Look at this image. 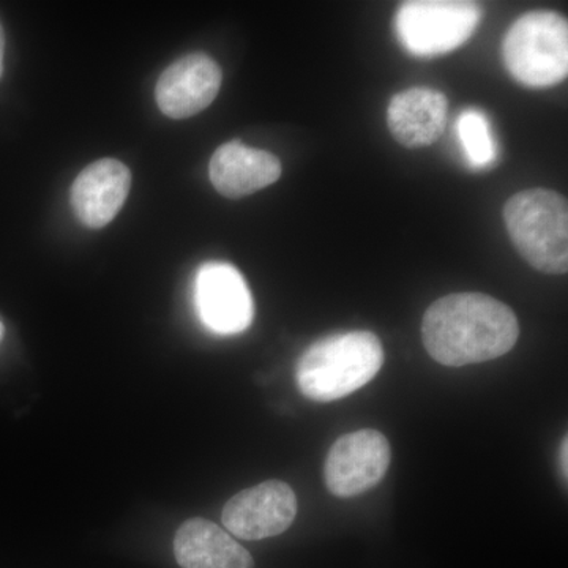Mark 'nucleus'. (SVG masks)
Masks as SVG:
<instances>
[{"instance_id":"15","label":"nucleus","mask_w":568,"mask_h":568,"mask_svg":"<svg viewBox=\"0 0 568 568\" xmlns=\"http://www.w3.org/2000/svg\"><path fill=\"white\" fill-rule=\"evenodd\" d=\"M567 455H568V439H567V437H564L562 446H560V455H559L560 473L564 474V480H567V474H568Z\"/></svg>"},{"instance_id":"10","label":"nucleus","mask_w":568,"mask_h":568,"mask_svg":"<svg viewBox=\"0 0 568 568\" xmlns=\"http://www.w3.org/2000/svg\"><path fill=\"white\" fill-rule=\"evenodd\" d=\"M132 186L129 168L114 159L89 164L71 186V207L84 226L91 230L110 224L121 212Z\"/></svg>"},{"instance_id":"7","label":"nucleus","mask_w":568,"mask_h":568,"mask_svg":"<svg viewBox=\"0 0 568 568\" xmlns=\"http://www.w3.org/2000/svg\"><path fill=\"white\" fill-rule=\"evenodd\" d=\"M194 305L209 331L235 335L253 323L254 304L244 276L227 263H207L194 278Z\"/></svg>"},{"instance_id":"6","label":"nucleus","mask_w":568,"mask_h":568,"mask_svg":"<svg viewBox=\"0 0 568 568\" xmlns=\"http://www.w3.org/2000/svg\"><path fill=\"white\" fill-rule=\"evenodd\" d=\"M390 444L376 429L339 437L324 465L325 485L336 497H354L375 488L390 466Z\"/></svg>"},{"instance_id":"4","label":"nucleus","mask_w":568,"mask_h":568,"mask_svg":"<svg viewBox=\"0 0 568 568\" xmlns=\"http://www.w3.org/2000/svg\"><path fill=\"white\" fill-rule=\"evenodd\" d=\"M503 59L510 77L530 89L558 85L568 74V22L551 10H532L508 29Z\"/></svg>"},{"instance_id":"17","label":"nucleus","mask_w":568,"mask_h":568,"mask_svg":"<svg viewBox=\"0 0 568 568\" xmlns=\"http://www.w3.org/2000/svg\"><path fill=\"white\" fill-rule=\"evenodd\" d=\"M3 331H6V328H3L2 321H0V339H2Z\"/></svg>"},{"instance_id":"12","label":"nucleus","mask_w":568,"mask_h":568,"mask_svg":"<svg viewBox=\"0 0 568 568\" xmlns=\"http://www.w3.org/2000/svg\"><path fill=\"white\" fill-rule=\"evenodd\" d=\"M448 100L429 88H410L396 93L387 108L392 136L407 149L428 148L446 132Z\"/></svg>"},{"instance_id":"3","label":"nucleus","mask_w":568,"mask_h":568,"mask_svg":"<svg viewBox=\"0 0 568 568\" xmlns=\"http://www.w3.org/2000/svg\"><path fill=\"white\" fill-rule=\"evenodd\" d=\"M504 222L526 263L544 274H567L568 205L562 194L548 189L514 194L504 205Z\"/></svg>"},{"instance_id":"11","label":"nucleus","mask_w":568,"mask_h":568,"mask_svg":"<svg viewBox=\"0 0 568 568\" xmlns=\"http://www.w3.org/2000/svg\"><path fill=\"white\" fill-rule=\"evenodd\" d=\"M209 178L216 192L241 200L282 178V163L271 152L231 141L220 145L209 164Z\"/></svg>"},{"instance_id":"13","label":"nucleus","mask_w":568,"mask_h":568,"mask_svg":"<svg viewBox=\"0 0 568 568\" xmlns=\"http://www.w3.org/2000/svg\"><path fill=\"white\" fill-rule=\"evenodd\" d=\"M182 568H254L252 555L227 530L204 518L183 523L174 538Z\"/></svg>"},{"instance_id":"2","label":"nucleus","mask_w":568,"mask_h":568,"mask_svg":"<svg viewBox=\"0 0 568 568\" xmlns=\"http://www.w3.org/2000/svg\"><path fill=\"white\" fill-rule=\"evenodd\" d=\"M383 365V343L373 332H345L306 347L295 364V384L305 398L336 402L375 379Z\"/></svg>"},{"instance_id":"9","label":"nucleus","mask_w":568,"mask_h":568,"mask_svg":"<svg viewBox=\"0 0 568 568\" xmlns=\"http://www.w3.org/2000/svg\"><path fill=\"white\" fill-rule=\"evenodd\" d=\"M219 63L203 52L185 55L168 67L156 82L155 99L171 119H186L211 106L222 88Z\"/></svg>"},{"instance_id":"1","label":"nucleus","mask_w":568,"mask_h":568,"mask_svg":"<svg viewBox=\"0 0 568 568\" xmlns=\"http://www.w3.org/2000/svg\"><path fill=\"white\" fill-rule=\"evenodd\" d=\"M519 324L510 306L487 294L440 297L426 310L422 339L437 364L466 366L493 361L517 345Z\"/></svg>"},{"instance_id":"5","label":"nucleus","mask_w":568,"mask_h":568,"mask_svg":"<svg viewBox=\"0 0 568 568\" xmlns=\"http://www.w3.org/2000/svg\"><path fill=\"white\" fill-rule=\"evenodd\" d=\"M480 6L452 0H413L396 11V37L418 58L447 54L463 47L481 20Z\"/></svg>"},{"instance_id":"8","label":"nucleus","mask_w":568,"mask_h":568,"mask_svg":"<svg viewBox=\"0 0 568 568\" xmlns=\"http://www.w3.org/2000/svg\"><path fill=\"white\" fill-rule=\"evenodd\" d=\"M297 497L290 485L268 480L235 495L223 508L222 521L231 536L263 540L280 536L293 525Z\"/></svg>"},{"instance_id":"14","label":"nucleus","mask_w":568,"mask_h":568,"mask_svg":"<svg viewBox=\"0 0 568 568\" xmlns=\"http://www.w3.org/2000/svg\"><path fill=\"white\" fill-rule=\"evenodd\" d=\"M458 136L474 168H488L497 160L495 138L487 115L478 110H466L458 119Z\"/></svg>"},{"instance_id":"16","label":"nucleus","mask_w":568,"mask_h":568,"mask_svg":"<svg viewBox=\"0 0 568 568\" xmlns=\"http://www.w3.org/2000/svg\"><path fill=\"white\" fill-rule=\"evenodd\" d=\"M3 52H6V39H3L2 26H0V78L3 73Z\"/></svg>"}]
</instances>
